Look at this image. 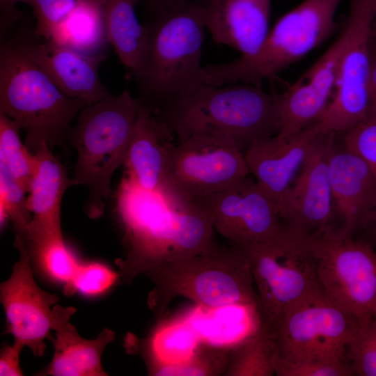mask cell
<instances>
[{
	"label": "cell",
	"mask_w": 376,
	"mask_h": 376,
	"mask_svg": "<svg viewBox=\"0 0 376 376\" xmlns=\"http://www.w3.org/2000/svg\"><path fill=\"white\" fill-rule=\"evenodd\" d=\"M116 201L127 248L125 259L116 261L123 282L162 263L203 252L214 242L212 219L197 203L143 189L125 175Z\"/></svg>",
	"instance_id": "cell-1"
},
{
	"label": "cell",
	"mask_w": 376,
	"mask_h": 376,
	"mask_svg": "<svg viewBox=\"0 0 376 376\" xmlns=\"http://www.w3.org/2000/svg\"><path fill=\"white\" fill-rule=\"evenodd\" d=\"M155 114L171 127L179 141L206 134L244 153L255 141L276 135L281 126L279 95L246 83L204 85Z\"/></svg>",
	"instance_id": "cell-2"
},
{
	"label": "cell",
	"mask_w": 376,
	"mask_h": 376,
	"mask_svg": "<svg viewBox=\"0 0 376 376\" xmlns=\"http://www.w3.org/2000/svg\"><path fill=\"white\" fill-rule=\"evenodd\" d=\"M144 26V49L132 75L158 111L205 85L201 63L206 29L203 8L199 0H185Z\"/></svg>",
	"instance_id": "cell-3"
},
{
	"label": "cell",
	"mask_w": 376,
	"mask_h": 376,
	"mask_svg": "<svg viewBox=\"0 0 376 376\" xmlns=\"http://www.w3.org/2000/svg\"><path fill=\"white\" fill-rule=\"evenodd\" d=\"M87 104L61 91L27 55L21 40L2 42L0 49V112L26 132L32 154L47 143L65 148L70 124Z\"/></svg>",
	"instance_id": "cell-4"
},
{
	"label": "cell",
	"mask_w": 376,
	"mask_h": 376,
	"mask_svg": "<svg viewBox=\"0 0 376 376\" xmlns=\"http://www.w3.org/2000/svg\"><path fill=\"white\" fill-rule=\"evenodd\" d=\"M140 104L127 88L117 95L109 94L84 107L77 126L69 130L68 141L77 152L72 183L88 189L84 210L91 219L104 213L111 179L124 164Z\"/></svg>",
	"instance_id": "cell-5"
},
{
	"label": "cell",
	"mask_w": 376,
	"mask_h": 376,
	"mask_svg": "<svg viewBox=\"0 0 376 376\" xmlns=\"http://www.w3.org/2000/svg\"><path fill=\"white\" fill-rule=\"evenodd\" d=\"M143 274L154 285L148 304L158 315L177 297L205 308L233 303L258 304L249 262L234 245L214 242L203 252L162 263Z\"/></svg>",
	"instance_id": "cell-6"
},
{
	"label": "cell",
	"mask_w": 376,
	"mask_h": 376,
	"mask_svg": "<svg viewBox=\"0 0 376 376\" xmlns=\"http://www.w3.org/2000/svg\"><path fill=\"white\" fill-rule=\"evenodd\" d=\"M342 1L304 0L276 22L255 54L203 67L205 85L241 81L260 86L265 79L274 77L334 33Z\"/></svg>",
	"instance_id": "cell-7"
},
{
	"label": "cell",
	"mask_w": 376,
	"mask_h": 376,
	"mask_svg": "<svg viewBox=\"0 0 376 376\" xmlns=\"http://www.w3.org/2000/svg\"><path fill=\"white\" fill-rule=\"evenodd\" d=\"M234 246L249 262L261 322L269 332L289 308L322 292L305 233L285 224L267 240Z\"/></svg>",
	"instance_id": "cell-8"
},
{
	"label": "cell",
	"mask_w": 376,
	"mask_h": 376,
	"mask_svg": "<svg viewBox=\"0 0 376 376\" xmlns=\"http://www.w3.org/2000/svg\"><path fill=\"white\" fill-rule=\"evenodd\" d=\"M323 295L358 320L376 317V249L331 224L306 233Z\"/></svg>",
	"instance_id": "cell-9"
},
{
	"label": "cell",
	"mask_w": 376,
	"mask_h": 376,
	"mask_svg": "<svg viewBox=\"0 0 376 376\" xmlns=\"http://www.w3.org/2000/svg\"><path fill=\"white\" fill-rule=\"evenodd\" d=\"M358 321L322 292L313 295L289 308L269 332L273 359L350 362L348 345Z\"/></svg>",
	"instance_id": "cell-10"
},
{
	"label": "cell",
	"mask_w": 376,
	"mask_h": 376,
	"mask_svg": "<svg viewBox=\"0 0 376 376\" xmlns=\"http://www.w3.org/2000/svg\"><path fill=\"white\" fill-rule=\"evenodd\" d=\"M244 153L233 144L206 134H194L170 148L162 190L194 202L246 177Z\"/></svg>",
	"instance_id": "cell-11"
},
{
	"label": "cell",
	"mask_w": 376,
	"mask_h": 376,
	"mask_svg": "<svg viewBox=\"0 0 376 376\" xmlns=\"http://www.w3.org/2000/svg\"><path fill=\"white\" fill-rule=\"evenodd\" d=\"M374 1H350L346 23L350 38L341 58L334 96L314 123L321 134H344L368 118Z\"/></svg>",
	"instance_id": "cell-12"
},
{
	"label": "cell",
	"mask_w": 376,
	"mask_h": 376,
	"mask_svg": "<svg viewBox=\"0 0 376 376\" xmlns=\"http://www.w3.org/2000/svg\"><path fill=\"white\" fill-rule=\"evenodd\" d=\"M194 202L209 213L214 230L233 245L267 240L285 226L275 201L249 175Z\"/></svg>",
	"instance_id": "cell-13"
},
{
	"label": "cell",
	"mask_w": 376,
	"mask_h": 376,
	"mask_svg": "<svg viewBox=\"0 0 376 376\" xmlns=\"http://www.w3.org/2000/svg\"><path fill=\"white\" fill-rule=\"evenodd\" d=\"M14 246L19 253L10 277L0 285V300L6 316V332L14 343L28 347L36 357L44 354L45 340L50 334L52 308L59 300L39 287L31 258L22 238L16 235Z\"/></svg>",
	"instance_id": "cell-14"
},
{
	"label": "cell",
	"mask_w": 376,
	"mask_h": 376,
	"mask_svg": "<svg viewBox=\"0 0 376 376\" xmlns=\"http://www.w3.org/2000/svg\"><path fill=\"white\" fill-rule=\"evenodd\" d=\"M335 133L320 134L285 196L280 215L297 230L313 233L330 225L333 196L328 159Z\"/></svg>",
	"instance_id": "cell-15"
},
{
	"label": "cell",
	"mask_w": 376,
	"mask_h": 376,
	"mask_svg": "<svg viewBox=\"0 0 376 376\" xmlns=\"http://www.w3.org/2000/svg\"><path fill=\"white\" fill-rule=\"evenodd\" d=\"M350 38L345 26L322 56L282 95H279V137L292 136L315 123L335 89L342 56Z\"/></svg>",
	"instance_id": "cell-16"
},
{
	"label": "cell",
	"mask_w": 376,
	"mask_h": 376,
	"mask_svg": "<svg viewBox=\"0 0 376 376\" xmlns=\"http://www.w3.org/2000/svg\"><path fill=\"white\" fill-rule=\"evenodd\" d=\"M322 134L315 123L288 136L255 141L244 152L249 173L275 201L279 212L295 177Z\"/></svg>",
	"instance_id": "cell-17"
},
{
	"label": "cell",
	"mask_w": 376,
	"mask_h": 376,
	"mask_svg": "<svg viewBox=\"0 0 376 376\" xmlns=\"http://www.w3.org/2000/svg\"><path fill=\"white\" fill-rule=\"evenodd\" d=\"M20 40L27 55L70 97L88 105L110 94L99 75L104 54H87L52 40Z\"/></svg>",
	"instance_id": "cell-18"
},
{
	"label": "cell",
	"mask_w": 376,
	"mask_h": 376,
	"mask_svg": "<svg viewBox=\"0 0 376 376\" xmlns=\"http://www.w3.org/2000/svg\"><path fill=\"white\" fill-rule=\"evenodd\" d=\"M213 40L249 57L269 33L271 0H199Z\"/></svg>",
	"instance_id": "cell-19"
},
{
	"label": "cell",
	"mask_w": 376,
	"mask_h": 376,
	"mask_svg": "<svg viewBox=\"0 0 376 376\" xmlns=\"http://www.w3.org/2000/svg\"><path fill=\"white\" fill-rule=\"evenodd\" d=\"M328 168L333 200L343 221L339 229L354 236L376 204V176L357 155L346 148L336 150L334 144Z\"/></svg>",
	"instance_id": "cell-20"
},
{
	"label": "cell",
	"mask_w": 376,
	"mask_h": 376,
	"mask_svg": "<svg viewBox=\"0 0 376 376\" xmlns=\"http://www.w3.org/2000/svg\"><path fill=\"white\" fill-rule=\"evenodd\" d=\"M76 312L72 306L56 304L52 308V329L55 331L54 355L41 375L106 376L102 357L107 346L115 338V332L102 329L94 339H85L70 322Z\"/></svg>",
	"instance_id": "cell-21"
},
{
	"label": "cell",
	"mask_w": 376,
	"mask_h": 376,
	"mask_svg": "<svg viewBox=\"0 0 376 376\" xmlns=\"http://www.w3.org/2000/svg\"><path fill=\"white\" fill-rule=\"evenodd\" d=\"M174 132L141 100L123 165L125 176L143 189L162 191Z\"/></svg>",
	"instance_id": "cell-22"
},
{
	"label": "cell",
	"mask_w": 376,
	"mask_h": 376,
	"mask_svg": "<svg viewBox=\"0 0 376 376\" xmlns=\"http://www.w3.org/2000/svg\"><path fill=\"white\" fill-rule=\"evenodd\" d=\"M34 157L35 169L27 196L33 217L27 231L62 233L61 201L66 189L72 186V179L47 143L40 148Z\"/></svg>",
	"instance_id": "cell-23"
},
{
	"label": "cell",
	"mask_w": 376,
	"mask_h": 376,
	"mask_svg": "<svg viewBox=\"0 0 376 376\" xmlns=\"http://www.w3.org/2000/svg\"><path fill=\"white\" fill-rule=\"evenodd\" d=\"M185 313L201 343L228 350L254 334L261 324L258 304L233 303L213 308L196 305Z\"/></svg>",
	"instance_id": "cell-24"
},
{
	"label": "cell",
	"mask_w": 376,
	"mask_h": 376,
	"mask_svg": "<svg viewBox=\"0 0 376 376\" xmlns=\"http://www.w3.org/2000/svg\"><path fill=\"white\" fill-rule=\"evenodd\" d=\"M201 340L185 313L171 319L160 320L145 339L130 337L126 347L144 359L148 372L166 365L182 363L196 352Z\"/></svg>",
	"instance_id": "cell-25"
},
{
	"label": "cell",
	"mask_w": 376,
	"mask_h": 376,
	"mask_svg": "<svg viewBox=\"0 0 376 376\" xmlns=\"http://www.w3.org/2000/svg\"><path fill=\"white\" fill-rule=\"evenodd\" d=\"M138 0H104L103 14L107 40L123 65L134 72L139 65L146 40L145 26L136 17Z\"/></svg>",
	"instance_id": "cell-26"
},
{
	"label": "cell",
	"mask_w": 376,
	"mask_h": 376,
	"mask_svg": "<svg viewBox=\"0 0 376 376\" xmlns=\"http://www.w3.org/2000/svg\"><path fill=\"white\" fill-rule=\"evenodd\" d=\"M22 238L39 273L63 286L71 281L80 262L65 244L62 233L30 232Z\"/></svg>",
	"instance_id": "cell-27"
},
{
	"label": "cell",
	"mask_w": 376,
	"mask_h": 376,
	"mask_svg": "<svg viewBox=\"0 0 376 376\" xmlns=\"http://www.w3.org/2000/svg\"><path fill=\"white\" fill-rule=\"evenodd\" d=\"M104 1L86 0L59 25L50 40L86 54L107 34Z\"/></svg>",
	"instance_id": "cell-28"
},
{
	"label": "cell",
	"mask_w": 376,
	"mask_h": 376,
	"mask_svg": "<svg viewBox=\"0 0 376 376\" xmlns=\"http://www.w3.org/2000/svg\"><path fill=\"white\" fill-rule=\"evenodd\" d=\"M273 352L269 333L261 323L254 334L230 350L228 365L224 375H274Z\"/></svg>",
	"instance_id": "cell-29"
},
{
	"label": "cell",
	"mask_w": 376,
	"mask_h": 376,
	"mask_svg": "<svg viewBox=\"0 0 376 376\" xmlns=\"http://www.w3.org/2000/svg\"><path fill=\"white\" fill-rule=\"evenodd\" d=\"M21 128L5 113L0 112V166L26 190L35 169L34 155L22 143Z\"/></svg>",
	"instance_id": "cell-30"
},
{
	"label": "cell",
	"mask_w": 376,
	"mask_h": 376,
	"mask_svg": "<svg viewBox=\"0 0 376 376\" xmlns=\"http://www.w3.org/2000/svg\"><path fill=\"white\" fill-rule=\"evenodd\" d=\"M230 350L201 343L194 354L178 364L156 367L148 372L156 376H214L224 375Z\"/></svg>",
	"instance_id": "cell-31"
},
{
	"label": "cell",
	"mask_w": 376,
	"mask_h": 376,
	"mask_svg": "<svg viewBox=\"0 0 376 376\" xmlns=\"http://www.w3.org/2000/svg\"><path fill=\"white\" fill-rule=\"evenodd\" d=\"M26 190L0 166V222L4 224L10 219L16 235L24 237L32 220V214L27 206Z\"/></svg>",
	"instance_id": "cell-32"
},
{
	"label": "cell",
	"mask_w": 376,
	"mask_h": 376,
	"mask_svg": "<svg viewBox=\"0 0 376 376\" xmlns=\"http://www.w3.org/2000/svg\"><path fill=\"white\" fill-rule=\"evenodd\" d=\"M348 357L355 375L376 376V317L359 320Z\"/></svg>",
	"instance_id": "cell-33"
},
{
	"label": "cell",
	"mask_w": 376,
	"mask_h": 376,
	"mask_svg": "<svg viewBox=\"0 0 376 376\" xmlns=\"http://www.w3.org/2000/svg\"><path fill=\"white\" fill-rule=\"evenodd\" d=\"M275 374L279 376H353L349 361L315 358L273 359Z\"/></svg>",
	"instance_id": "cell-34"
},
{
	"label": "cell",
	"mask_w": 376,
	"mask_h": 376,
	"mask_svg": "<svg viewBox=\"0 0 376 376\" xmlns=\"http://www.w3.org/2000/svg\"><path fill=\"white\" fill-rule=\"evenodd\" d=\"M118 279V273L104 264L80 263L71 281L63 286V292L67 296L77 291L89 296L99 295L108 290Z\"/></svg>",
	"instance_id": "cell-35"
},
{
	"label": "cell",
	"mask_w": 376,
	"mask_h": 376,
	"mask_svg": "<svg viewBox=\"0 0 376 376\" xmlns=\"http://www.w3.org/2000/svg\"><path fill=\"white\" fill-rule=\"evenodd\" d=\"M86 0H29L36 19L34 36L49 40L59 25Z\"/></svg>",
	"instance_id": "cell-36"
},
{
	"label": "cell",
	"mask_w": 376,
	"mask_h": 376,
	"mask_svg": "<svg viewBox=\"0 0 376 376\" xmlns=\"http://www.w3.org/2000/svg\"><path fill=\"white\" fill-rule=\"evenodd\" d=\"M344 148L360 157L376 176V118L368 117L344 133Z\"/></svg>",
	"instance_id": "cell-37"
},
{
	"label": "cell",
	"mask_w": 376,
	"mask_h": 376,
	"mask_svg": "<svg viewBox=\"0 0 376 376\" xmlns=\"http://www.w3.org/2000/svg\"><path fill=\"white\" fill-rule=\"evenodd\" d=\"M23 348L16 343L3 346L0 354L1 376L23 375L19 363V355Z\"/></svg>",
	"instance_id": "cell-38"
},
{
	"label": "cell",
	"mask_w": 376,
	"mask_h": 376,
	"mask_svg": "<svg viewBox=\"0 0 376 376\" xmlns=\"http://www.w3.org/2000/svg\"><path fill=\"white\" fill-rule=\"evenodd\" d=\"M369 112L368 117L376 118V39L370 40Z\"/></svg>",
	"instance_id": "cell-39"
},
{
	"label": "cell",
	"mask_w": 376,
	"mask_h": 376,
	"mask_svg": "<svg viewBox=\"0 0 376 376\" xmlns=\"http://www.w3.org/2000/svg\"><path fill=\"white\" fill-rule=\"evenodd\" d=\"M19 2L28 3L29 0H0L1 31L8 29L20 18V11L16 8Z\"/></svg>",
	"instance_id": "cell-40"
},
{
	"label": "cell",
	"mask_w": 376,
	"mask_h": 376,
	"mask_svg": "<svg viewBox=\"0 0 376 376\" xmlns=\"http://www.w3.org/2000/svg\"><path fill=\"white\" fill-rule=\"evenodd\" d=\"M361 231L365 232L366 235V238L362 239L368 241L373 245L376 244V204L368 214Z\"/></svg>",
	"instance_id": "cell-41"
},
{
	"label": "cell",
	"mask_w": 376,
	"mask_h": 376,
	"mask_svg": "<svg viewBox=\"0 0 376 376\" xmlns=\"http://www.w3.org/2000/svg\"><path fill=\"white\" fill-rule=\"evenodd\" d=\"M183 1L185 0H145V2L155 16L166 8Z\"/></svg>",
	"instance_id": "cell-42"
},
{
	"label": "cell",
	"mask_w": 376,
	"mask_h": 376,
	"mask_svg": "<svg viewBox=\"0 0 376 376\" xmlns=\"http://www.w3.org/2000/svg\"><path fill=\"white\" fill-rule=\"evenodd\" d=\"M372 35L376 39V25L374 24V21H373V27H372Z\"/></svg>",
	"instance_id": "cell-43"
},
{
	"label": "cell",
	"mask_w": 376,
	"mask_h": 376,
	"mask_svg": "<svg viewBox=\"0 0 376 376\" xmlns=\"http://www.w3.org/2000/svg\"><path fill=\"white\" fill-rule=\"evenodd\" d=\"M374 10H375V18H374V24L376 25V3L374 1Z\"/></svg>",
	"instance_id": "cell-44"
},
{
	"label": "cell",
	"mask_w": 376,
	"mask_h": 376,
	"mask_svg": "<svg viewBox=\"0 0 376 376\" xmlns=\"http://www.w3.org/2000/svg\"><path fill=\"white\" fill-rule=\"evenodd\" d=\"M373 246H374V247L375 248V249H376V244H375L373 245Z\"/></svg>",
	"instance_id": "cell-45"
}]
</instances>
